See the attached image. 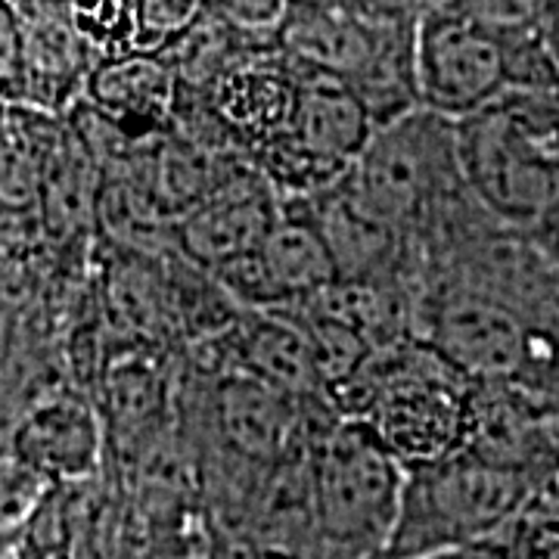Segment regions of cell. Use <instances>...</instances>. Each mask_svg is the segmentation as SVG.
<instances>
[{
  "mask_svg": "<svg viewBox=\"0 0 559 559\" xmlns=\"http://www.w3.org/2000/svg\"><path fill=\"white\" fill-rule=\"evenodd\" d=\"M550 75L540 3H423L419 109L463 121L510 91H538Z\"/></svg>",
  "mask_w": 559,
  "mask_h": 559,
  "instance_id": "1",
  "label": "cell"
},
{
  "mask_svg": "<svg viewBox=\"0 0 559 559\" xmlns=\"http://www.w3.org/2000/svg\"><path fill=\"white\" fill-rule=\"evenodd\" d=\"M419 13L423 3H289L277 50L345 84L382 128L419 109Z\"/></svg>",
  "mask_w": 559,
  "mask_h": 559,
  "instance_id": "2",
  "label": "cell"
},
{
  "mask_svg": "<svg viewBox=\"0 0 559 559\" xmlns=\"http://www.w3.org/2000/svg\"><path fill=\"white\" fill-rule=\"evenodd\" d=\"M473 404L476 382L429 345L404 340L380 348L330 407L336 417L364 419L411 473L466 448Z\"/></svg>",
  "mask_w": 559,
  "mask_h": 559,
  "instance_id": "3",
  "label": "cell"
},
{
  "mask_svg": "<svg viewBox=\"0 0 559 559\" xmlns=\"http://www.w3.org/2000/svg\"><path fill=\"white\" fill-rule=\"evenodd\" d=\"M457 156L488 218L538 234L559 209V91H510L457 121Z\"/></svg>",
  "mask_w": 559,
  "mask_h": 559,
  "instance_id": "4",
  "label": "cell"
},
{
  "mask_svg": "<svg viewBox=\"0 0 559 559\" xmlns=\"http://www.w3.org/2000/svg\"><path fill=\"white\" fill-rule=\"evenodd\" d=\"M407 469L364 419L330 417L308 444L320 559H382L401 516Z\"/></svg>",
  "mask_w": 559,
  "mask_h": 559,
  "instance_id": "5",
  "label": "cell"
},
{
  "mask_svg": "<svg viewBox=\"0 0 559 559\" xmlns=\"http://www.w3.org/2000/svg\"><path fill=\"white\" fill-rule=\"evenodd\" d=\"M540 488L547 485L473 451L411 469L399 525L382 559H439L498 540Z\"/></svg>",
  "mask_w": 559,
  "mask_h": 559,
  "instance_id": "6",
  "label": "cell"
},
{
  "mask_svg": "<svg viewBox=\"0 0 559 559\" xmlns=\"http://www.w3.org/2000/svg\"><path fill=\"white\" fill-rule=\"evenodd\" d=\"M342 183L417 249L432 227L469 200L460 171L457 121L414 109L382 124Z\"/></svg>",
  "mask_w": 559,
  "mask_h": 559,
  "instance_id": "7",
  "label": "cell"
},
{
  "mask_svg": "<svg viewBox=\"0 0 559 559\" xmlns=\"http://www.w3.org/2000/svg\"><path fill=\"white\" fill-rule=\"evenodd\" d=\"M242 311H286L318 299L340 283L330 246L320 234L308 197L280 200L274 230L249 259L212 274Z\"/></svg>",
  "mask_w": 559,
  "mask_h": 559,
  "instance_id": "8",
  "label": "cell"
},
{
  "mask_svg": "<svg viewBox=\"0 0 559 559\" xmlns=\"http://www.w3.org/2000/svg\"><path fill=\"white\" fill-rule=\"evenodd\" d=\"M277 215L274 187L249 162H240L218 190L171 230V242L190 267L212 277L227 264L255 255Z\"/></svg>",
  "mask_w": 559,
  "mask_h": 559,
  "instance_id": "9",
  "label": "cell"
},
{
  "mask_svg": "<svg viewBox=\"0 0 559 559\" xmlns=\"http://www.w3.org/2000/svg\"><path fill=\"white\" fill-rule=\"evenodd\" d=\"M16 454L22 466L35 476H87L100 454V426L94 411L75 399L44 401L22 419Z\"/></svg>",
  "mask_w": 559,
  "mask_h": 559,
  "instance_id": "10",
  "label": "cell"
},
{
  "mask_svg": "<svg viewBox=\"0 0 559 559\" xmlns=\"http://www.w3.org/2000/svg\"><path fill=\"white\" fill-rule=\"evenodd\" d=\"M91 94L112 119L138 124L146 134L178 128L180 81L175 66L162 57H116L91 79Z\"/></svg>",
  "mask_w": 559,
  "mask_h": 559,
  "instance_id": "11",
  "label": "cell"
},
{
  "mask_svg": "<svg viewBox=\"0 0 559 559\" xmlns=\"http://www.w3.org/2000/svg\"><path fill=\"white\" fill-rule=\"evenodd\" d=\"M81 69V32L72 16L35 7L22 32V75L47 97L62 94Z\"/></svg>",
  "mask_w": 559,
  "mask_h": 559,
  "instance_id": "12",
  "label": "cell"
},
{
  "mask_svg": "<svg viewBox=\"0 0 559 559\" xmlns=\"http://www.w3.org/2000/svg\"><path fill=\"white\" fill-rule=\"evenodd\" d=\"M503 559H559V481L540 488L500 535Z\"/></svg>",
  "mask_w": 559,
  "mask_h": 559,
  "instance_id": "13",
  "label": "cell"
},
{
  "mask_svg": "<svg viewBox=\"0 0 559 559\" xmlns=\"http://www.w3.org/2000/svg\"><path fill=\"white\" fill-rule=\"evenodd\" d=\"M22 559H69V516L62 498H40L25 520Z\"/></svg>",
  "mask_w": 559,
  "mask_h": 559,
  "instance_id": "14",
  "label": "cell"
},
{
  "mask_svg": "<svg viewBox=\"0 0 559 559\" xmlns=\"http://www.w3.org/2000/svg\"><path fill=\"white\" fill-rule=\"evenodd\" d=\"M32 485H38V476L22 463L0 466V532L32 516V510L40 503V491Z\"/></svg>",
  "mask_w": 559,
  "mask_h": 559,
  "instance_id": "15",
  "label": "cell"
},
{
  "mask_svg": "<svg viewBox=\"0 0 559 559\" xmlns=\"http://www.w3.org/2000/svg\"><path fill=\"white\" fill-rule=\"evenodd\" d=\"M540 35L559 69V3H540Z\"/></svg>",
  "mask_w": 559,
  "mask_h": 559,
  "instance_id": "16",
  "label": "cell"
},
{
  "mask_svg": "<svg viewBox=\"0 0 559 559\" xmlns=\"http://www.w3.org/2000/svg\"><path fill=\"white\" fill-rule=\"evenodd\" d=\"M535 237V242H538L540 249L547 252V259L554 261L559 267V209L550 215V218L544 221L538 227V234H532Z\"/></svg>",
  "mask_w": 559,
  "mask_h": 559,
  "instance_id": "17",
  "label": "cell"
}]
</instances>
